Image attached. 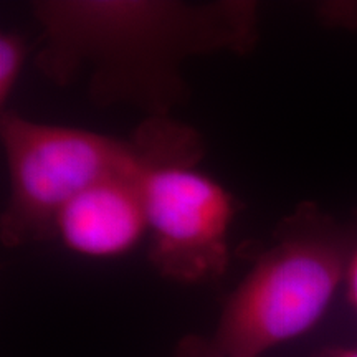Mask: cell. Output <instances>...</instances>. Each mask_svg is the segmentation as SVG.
I'll use <instances>...</instances> for the list:
<instances>
[{
    "label": "cell",
    "instance_id": "cell-9",
    "mask_svg": "<svg viewBox=\"0 0 357 357\" xmlns=\"http://www.w3.org/2000/svg\"><path fill=\"white\" fill-rule=\"evenodd\" d=\"M326 357H357V347H349V349H336L329 352Z\"/></svg>",
    "mask_w": 357,
    "mask_h": 357
},
{
    "label": "cell",
    "instance_id": "cell-3",
    "mask_svg": "<svg viewBox=\"0 0 357 357\" xmlns=\"http://www.w3.org/2000/svg\"><path fill=\"white\" fill-rule=\"evenodd\" d=\"M351 253L336 223L303 205L230 294L208 344L225 357H261L306 334L331 305Z\"/></svg>",
    "mask_w": 357,
    "mask_h": 357
},
{
    "label": "cell",
    "instance_id": "cell-1",
    "mask_svg": "<svg viewBox=\"0 0 357 357\" xmlns=\"http://www.w3.org/2000/svg\"><path fill=\"white\" fill-rule=\"evenodd\" d=\"M250 7H189L169 2H48L43 25L45 73L58 82L93 66L98 93L132 95L136 84H166L185 55L245 47L255 20ZM178 83V82H177Z\"/></svg>",
    "mask_w": 357,
    "mask_h": 357
},
{
    "label": "cell",
    "instance_id": "cell-7",
    "mask_svg": "<svg viewBox=\"0 0 357 357\" xmlns=\"http://www.w3.org/2000/svg\"><path fill=\"white\" fill-rule=\"evenodd\" d=\"M178 357H225L213 351L207 339L189 337L181 344Z\"/></svg>",
    "mask_w": 357,
    "mask_h": 357
},
{
    "label": "cell",
    "instance_id": "cell-4",
    "mask_svg": "<svg viewBox=\"0 0 357 357\" xmlns=\"http://www.w3.org/2000/svg\"><path fill=\"white\" fill-rule=\"evenodd\" d=\"M142 195L155 270L189 284L220 278L235 217L230 192L190 162H166L144 172Z\"/></svg>",
    "mask_w": 357,
    "mask_h": 357
},
{
    "label": "cell",
    "instance_id": "cell-5",
    "mask_svg": "<svg viewBox=\"0 0 357 357\" xmlns=\"http://www.w3.org/2000/svg\"><path fill=\"white\" fill-rule=\"evenodd\" d=\"M146 171L105 178L71 199L55 222L63 247L88 258L121 257L136 247L147 234Z\"/></svg>",
    "mask_w": 357,
    "mask_h": 357
},
{
    "label": "cell",
    "instance_id": "cell-2",
    "mask_svg": "<svg viewBox=\"0 0 357 357\" xmlns=\"http://www.w3.org/2000/svg\"><path fill=\"white\" fill-rule=\"evenodd\" d=\"M0 141L8 174V199L0 220L6 247L55 238L58 213L96 182L131 176L166 162H194L190 129L151 124L137 141L79 128L37 123L3 109Z\"/></svg>",
    "mask_w": 357,
    "mask_h": 357
},
{
    "label": "cell",
    "instance_id": "cell-8",
    "mask_svg": "<svg viewBox=\"0 0 357 357\" xmlns=\"http://www.w3.org/2000/svg\"><path fill=\"white\" fill-rule=\"evenodd\" d=\"M346 281H347V294H349L351 305L354 306V310L357 311V243L356 247L352 248L349 265H347Z\"/></svg>",
    "mask_w": 357,
    "mask_h": 357
},
{
    "label": "cell",
    "instance_id": "cell-6",
    "mask_svg": "<svg viewBox=\"0 0 357 357\" xmlns=\"http://www.w3.org/2000/svg\"><path fill=\"white\" fill-rule=\"evenodd\" d=\"M26 56V47L20 35H0V106H6L19 82Z\"/></svg>",
    "mask_w": 357,
    "mask_h": 357
}]
</instances>
